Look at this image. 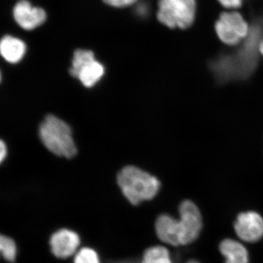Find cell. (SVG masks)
<instances>
[{
	"label": "cell",
	"instance_id": "obj_1",
	"mask_svg": "<svg viewBox=\"0 0 263 263\" xmlns=\"http://www.w3.org/2000/svg\"><path fill=\"white\" fill-rule=\"evenodd\" d=\"M263 13L254 18L248 37L234 51L221 54L212 62V70L219 81L226 82L252 75L258 62L259 43L263 38Z\"/></svg>",
	"mask_w": 263,
	"mask_h": 263
},
{
	"label": "cell",
	"instance_id": "obj_2",
	"mask_svg": "<svg viewBox=\"0 0 263 263\" xmlns=\"http://www.w3.org/2000/svg\"><path fill=\"white\" fill-rule=\"evenodd\" d=\"M118 184L126 198L133 205L151 200L158 193L159 180L135 166H127L119 173Z\"/></svg>",
	"mask_w": 263,
	"mask_h": 263
},
{
	"label": "cell",
	"instance_id": "obj_3",
	"mask_svg": "<svg viewBox=\"0 0 263 263\" xmlns=\"http://www.w3.org/2000/svg\"><path fill=\"white\" fill-rule=\"evenodd\" d=\"M39 136L43 145L55 155L71 159L77 154L70 126L55 116L45 118L40 126Z\"/></svg>",
	"mask_w": 263,
	"mask_h": 263
},
{
	"label": "cell",
	"instance_id": "obj_4",
	"mask_svg": "<svg viewBox=\"0 0 263 263\" xmlns=\"http://www.w3.org/2000/svg\"><path fill=\"white\" fill-rule=\"evenodd\" d=\"M195 0H159L157 19L168 28L186 29L196 14Z\"/></svg>",
	"mask_w": 263,
	"mask_h": 263
},
{
	"label": "cell",
	"instance_id": "obj_5",
	"mask_svg": "<svg viewBox=\"0 0 263 263\" xmlns=\"http://www.w3.org/2000/svg\"><path fill=\"white\" fill-rule=\"evenodd\" d=\"M215 29L221 42L236 46L248 37L250 27L238 12H224L216 21Z\"/></svg>",
	"mask_w": 263,
	"mask_h": 263
},
{
	"label": "cell",
	"instance_id": "obj_6",
	"mask_svg": "<svg viewBox=\"0 0 263 263\" xmlns=\"http://www.w3.org/2000/svg\"><path fill=\"white\" fill-rule=\"evenodd\" d=\"M179 231L181 245L193 243L202 229V217L198 208L190 200H185L179 206Z\"/></svg>",
	"mask_w": 263,
	"mask_h": 263
},
{
	"label": "cell",
	"instance_id": "obj_7",
	"mask_svg": "<svg viewBox=\"0 0 263 263\" xmlns=\"http://www.w3.org/2000/svg\"><path fill=\"white\" fill-rule=\"evenodd\" d=\"M13 16L19 27L27 31L38 28L47 19L46 10L33 6L28 0L17 2L13 7Z\"/></svg>",
	"mask_w": 263,
	"mask_h": 263
},
{
	"label": "cell",
	"instance_id": "obj_8",
	"mask_svg": "<svg viewBox=\"0 0 263 263\" xmlns=\"http://www.w3.org/2000/svg\"><path fill=\"white\" fill-rule=\"evenodd\" d=\"M235 233L240 239L249 243L258 241L263 236V219L257 213H242L235 223Z\"/></svg>",
	"mask_w": 263,
	"mask_h": 263
},
{
	"label": "cell",
	"instance_id": "obj_9",
	"mask_svg": "<svg viewBox=\"0 0 263 263\" xmlns=\"http://www.w3.org/2000/svg\"><path fill=\"white\" fill-rule=\"evenodd\" d=\"M80 245L79 235L70 230L62 229L53 233L50 239L51 252L59 258L65 259L75 253Z\"/></svg>",
	"mask_w": 263,
	"mask_h": 263
},
{
	"label": "cell",
	"instance_id": "obj_10",
	"mask_svg": "<svg viewBox=\"0 0 263 263\" xmlns=\"http://www.w3.org/2000/svg\"><path fill=\"white\" fill-rule=\"evenodd\" d=\"M157 236L164 243L180 246L179 220L167 214L159 216L156 221Z\"/></svg>",
	"mask_w": 263,
	"mask_h": 263
},
{
	"label": "cell",
	"instance_id": "obj_11",
	"mask_svg": "<svg viewBox=\"0 0 263 263\" xmlns=\"http://www.w3.org/2000/svg\"><path fill=\"white\" fill-rule=\"evenodd\" d=\"M27 46L23 41L11 35H5L1 40L2 56L9 63L15 64L24 58Z\"/></svg>",
	"mask_w": 263,
	"mask_h": 263
},
{
	"label": "cell",
	"instance_id": "obj_12",
	"mask_svg": "<svg viewBox=\"0 0 263 263\" xmlns=\"http://www.w3.org/2000/svg\"><path fill=\"white\" fill-rule=\"evenodd\" d=\"M219 249L226 258V263H249L247 249L237 240H224L221 241Z\"/></svg>",
	"mask_w": 263,
	"mask_h": 263
},
{
	"label": "cell",
	"instance_id": "obj_13",
	"mask_svg": "<svg viewBox=\"0 0 263 263\" xmlns=\"http://www.w3.org/2000/svg\"><path fill=\"white\" fill-rule=\"evenodd\" d=\"M105 73L103 65L96 60L85 65L78 74L77 79L86 87L95 86Z\"/></svg>",
	"mask_w": 263,
	"mask_h": 263
},
{
	"label": "cell",
	"instance_id": "obj_14",
	"mask_svg": "<svg viewBox=\"0 0 263 263\" xmlns=\"http://www.w3.org/2000/svg\"><path fill=\"white\" fill-rule=\"evenodd\" d=\"M95 54L92 51L86 49H77L74 52L72 60V67H70V74L72 77L77 78L81 69L86 64L95 60Z\"/></svg>",
	"mask_w": 263,
	"mask_h": 263
},
{
	"label": "cell",
	"instance_id": "obj_15",
	"mask_svg": "<svg viewBox=\"0 0 263 263\" xmlns=\"http://www.w3.org/2000/svg\"><path fill=\"white\" fill-rule=\"evenodd\" d=\"M142 263H172V260L167 249L157 246L147 249Z\"/></svg>",
	"mask_w": 263,
	"mask_h": 263
},
{
	"label": "cell",
	"instance_id": "obj_16",
	"mask_svg": "<svg viewBox=\"0 0 263 263\" xmlns=\"http://www.w3.org/2000/svg\"><path fill=\"white\" fill-rule=\"evenodd\" d=\"M0 250L2 255L8 262H14L17 256V247L14 240L8 236L2 235L0 239Z\"/></svg>",
	"mask_w": 263,
	"mask_h": 263
},
{
	"label": "cell",
	"instance_id": "obj_17",
	"mask_svg": "<svg viewBox=\"0 0 263 263\" xmlns=\"http://www.w3.org/2000/svg\"><path fill=\"white\" fill-rule=\"evenodd\" d=\"M74 263H100L98 253L91 248H83L76 254Z\"/></svg>",
	"mask_w": 263,
	"mask_h": 263
},
{
	"label": "cell",
	"instance_id": "obj_18",
	"mask_svg": "<svg viewBox=\"0 0 263 263\" xmlns=\"http://www.w3.org/2000/svg\"><path fill=\"white\" fill-rule=\"evenodd\" d=\"M105 4L117 8H124L138 3V0H103Z\"/></svg>",
	"mask_w": 263,
	"mask_h": 263
},
{
	"label": "cell",
	"instance_id": "obj_19",
	"mask_svg": "<svg viewBox=\"0 0 263 263\" xmlns=\"http://www.w3.org/2000/svg\"><path fill=\"white\" fill-rule=\"evenodd\" d=\"M218 1L224 8L235 9L241 7L245 0H218Z\"/></svg>",
	"mask_w": 263,
	"mask_h": 263
},
{
	"label": "cell",
	"instance_id": "obj_20",
	"mask_svg": "<svg viewBox=\"0 0 263 263\" xmlns=\"http://www.w3.org/2000/svg\"><path fill=\"white\" fill-rule=\"evenodd\" d=\"M7 156V147L6 145L3 141H1V144H0V160L3 162L5 157Z\"/></svg>",
	"mask_w": 263,
	"mask_h": 263
},
{
	"label": "cell",
	"instance_id": "obj_21",
	"mask_svg": "<svg viewBox=\"0 0 263 263\" xmlns=\"http://www.w3.org/2000/svg\"><path fill=\"white\" fill-rule=\"evenodd\" d=\"M259 54L262 55L263 57V38L262 39V41H261L260 43H259Z\"/></svg>",
	"mask_w": 263,
	"mask_h": 263
},
{
	"label": "cell",
	"instance_id": "obj_22",
	"mask_svg": "<svg viewBox=\"0 0 263 263\" xmlns=\"http://www.w3.org/2000/svg\"><path fill=\"white\" fill-rule=\"evenodd\" d=\"M187 263H200V262H197V261H195V260H190V261H189V262Z\"/></svg>",
	"mask_w": 263,
	"mask_h": 263
}]
</instances>
